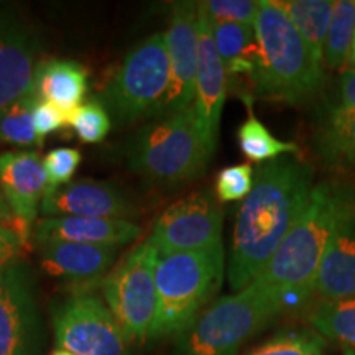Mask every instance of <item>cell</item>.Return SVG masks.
Listing matches in <instances>:
<instances>
[{
  "instance_id": "obj_19",
  "label": "cell",
  "mask_w": 355,
  "mask_h": 355,
  "mask_svg": "<svg viewBox=\"0 0 355 355\" xmlns=\"http://www.w3.org/2000/svg\"><path fill=\"white\" fill-rule=\"evenodd\" d=\"M319 301L355 298V217L337 230L313 283Z\"/></svg>"
},
{
  "instance_id": "obj_32",
  "label": "cell",
  "mask_w": 355,
  "mask_h": 355,
  "mask_svg": "<svg viewBox=\"0 0 355 355\" xmlns=\"http://www.w3.org/2000/svg\"><path fill=\"white\" fill-rule=\"evenodd\" d=\"M79 165H81V152L76 148L61 146V148L48 152L43 158L46 188H58V186L71 183Z\"/></svg>"
},
{
  "instance_id": "obj_31",
  "label": "cell",
  "mask_w": 355,
  "mask_h": 355,
  "mask_svg": "<svg viewBox=\"0 0 355 355\" xmlns=\"http://www.w3.org/2000/svg\"><path fill=\"white\" fill-rule=\"evenodd\" d=\"M199 7L212 21L254 25L259 0H206Z\"/></svg>"
},
{
  "instance_id": "obj_2",
  "label": "cell",
  "mask_w": 355,
  "mask_h": 355,
  "mask_svg": "<svg viewBox=\"0 0 355 355\" xmlns=\"http://www.w3.org/2000/svg\"><path fill=\"white\" fill-rule=\"evenodd\" d=\"M355 217V184L322 181L313 186L300 219L255 282L282 301L303 303L313 296L319 263L332 237Z\"/></svg>"
},
{
  "instance_id": "obj_33",
  "label": "cell",
  "mask_w": 355,
  "mask_h": 355,
  "mask_svg": "<svg viewBox=\"0 0 355 355\" xmlns=\"http://www.w3.org/2000/svg\"><path fill=\"white\" fill-rule=\"evenodd\" d=\"M63 127H68V115H66L63 110L58 109L56 105L38 101L33 112V128L38 140L43 144V140L46 139L50 133L60 130V128Z\"/></svg>"
},
{
  "instance_id": "obj_30",
  "label": "cell",
  "mask_w": 355,
  "mask_h": 355,
  "mask_svg": "<svg viewBox=\"0 0 355 355\" xmlns=\"http://www.w3.org/2000/svg\"><path fill=\"white\" fill-rule=\"evenodd\" d=\"M255 168L250 163L232 165L219 171L216 178V198L219 202H237L245 199L254 188Z\"/></svg>"
},
{
  "instance_id": "obj_39",
  "label": "cell",
  "mask_w": 355,
  "mask_h": 355,
  "mask_svg": "<svg viewBox=\"0 0 355 355\" xmlns=\"http://www.w3.org/2000/svg\"><path fill=\"white\" fill-rule=\"evenodd\" d=\"M343 355H355V350H352V349H345Z\"/></svg>"
},
{
  "instance_id": "obj_8",
  "label": "cell",
  "mask_w": 355,
  "mask_h": 355,
  "mask_svg": "<svg viewBox=\"0 0 355 355\" xmlns=\"http://www.w3.org/2000/svg\"><path fill=\"white\" fill-rule=\"evenodd\" d=\"M158 252L146 239L102 278V296L128 343L153 340L158 319L155 266Z\"/></svg>"
},
{
  "instance_id": "obj_27",
  "label": "cell",
  "mask_w": 355,
  "mask_h": 355,
  "mask_svg": "<svg viewBox=\"0 0 355 355\" xmlns=\"http://www.w3.org/2000/svg\"><path fill=\"white\" fill-rule=\"evenodd\" d=\"M355 33V0H337L332 8L322 64L329 69H339L349 61L350 46Z\"/></svg>"
},
{
  "instance_id": "obj_23",
  "label": "cell",
  "mask_w": 355,
  "mask_h": 355,
  "mask_svg": "<svg viewBox=\"0 0 355 355\" xmlns=\"http://www.w3.org/2000/svg\"><path fill=\"white\" fill-rule=\"evenodd\" d=\"M273 3L298 30L314 60L322 64L324 43H326L334 2L332 0H278L275 2L273 0Z\"/></svg>"
},
{
  "instance_id": "obj_16",
  "label": "cell",
  "mask_w": 355,
  "mask_h": 355,
  "mask_svg": "<svg viewBox=\"0 0 355 355\" xmlns=\"http://www.w3.org/2000/svg\"><path fill=\"white\" fill-rule=\"evenodd\" d=\"M0 189L7 206L26 234L38 216V202L46 189L43 159L37 152L0 153Z\"/></svg>"
},
{
  "instance_id": "obj_4",
  "label": "cell",
  "mask_w": 355,
  "mask_h": 355,
  "mask_svg": "<svg viewBox=\"0 0 355 355\" xmlns=\"http://www.w3.org/2000/svg\"><path fill=\"white\" fill-rule=\"evenodd\" d=\"M133 173L157 186H180L201 178L214 153L193 105L159 117L133 133L127 145Z\"/></svg>"
},
{
  "instance_id": "obj_1",
  "label": "cell",
  "mask_w": 355,
  "mask_h": 355,
  "mask_svg": "<svg viewBox=\"0 0 355 355\" xmlns=\"http://www.w3.org/2000/svg\"><path fill=\"white\" fill-rule=\"evenodd\" d=\"M313 166L285 155L255 168L254 188L235 216L227 278L234 291L254 283L300 219L313 189Z\"/></svg>"
},
{
  "instance_id": "obj_15",
  "label": "cell",
  "mask_w": 355,
  "mask_h": 355,
  "mask_svg": "<svg viewBox=\"0 0 355 355\" xmlns=\"http://www.w3.org/2000/svg\"><path fill=\"white\" fill-rule=\"evenodd\" d=\"M227 89V73L212 40L211 20L199 7V53L193 109L198 115L204 135L214 150Z\"/></svg>"
},
{
  "instance_id": "obj_18",
  "label": "cell",
  "mask_w": 355,
  "mask_h": 355,
  "mask_svg": "<svg viewBox=\"0 0 355 355\" xmlns=\"http://www.w3.org/2000/svg\"><path fill=\"white\" fill-rule=\"evenodd\" d=\"M40 261L48 275L69 282L102 279L114 265L117 248L84 243L42 241L37 242Z\"/></svg>"
},
{
  "instance_id": "obj_29",
  "label": "cell",
  "mask_w": 355,
  "mask_h": 355,
  "mask_svg": "<svg viewBox=\"0 0 355 355\" xmlns=\"http://www.w3.org/2000/svg\"><path fill=\"white\" fill-rule=\"evenodd\" d=\"M68 127L83 144H101L109 135L112 121L99 101H89L68 114Z\"/></svg>"
},
{
  "instance_id": "obj_21",
  "label": "cell",
  "mask_w": 355,
  "mask_h": 355,
  "mask_svg": "<svg viewBox=\"0 0 355 355\" xmlns=\"http://www.w3.org/2000/svg\"><path fill=\"white\" fill-rule=\"evenodd\" d=\"M87 87V69L78 61L60 58L40 61L32 84L38 101L56 105L66 115L83 104Z\"/></svg>"
},
{
  "instance_id": "obj_22",
  "label": "cell",
  "mask_w": 355,
  "mask_h": 355,
  "mask_svg": "<svg viewBox=\"0 0 355 355\" xmlns=\"http://www.w3.org/2000/svg\"><path fill=\"white\" fill-rule=\"evenodd\" d=\"M211 32L216 50L225 66L229 87L237 76L250 78L257 55L254 25L211 20Z\"/></svg>"
},
{
  "instance_id": "obj_10",
  "label": "cell",
  "mask_w": 355,
  "mask_h": 355,
  "mask_svg": "<svg viewBox=\"0 0 355 355\" xmlns=\"http://www.w3.org/2000/svg\"><path fill=\"white\" fill-rule=\"evenodd\" d=\"M220 202L211 189H201L173 202L155 222L148 241L158 254L206 250L222 243Z\"/></svg>"
},
{
  "instance_id": "obj_13",
  "label": "cell",
  "mask_w": 355,
  "mask_h": 355,
  "mask_svg": "<svg viewBox=\"0 0 355 355\" xmlns=\"http://www.w3.org/2000/svg\"><path fill=\"white\" fill-rule=\"evenodd\" d=\"M35 327L28 272L19 261L0 266V355H33Z\"/></svg>"
},
{
  "instance_id": "obj_36",
  "label": "cell",
  "mask_w": 355,
  "mask_h": 355,
  "mask_svg": "<svg viewBox=\"0 0 355 355\" xmlns=\"http://www.w3.org/2000/svg\"><path fill=\"white\" fill-rule=\"evenodd\" d=\"M0 224L10 225V227L17 229L21 234V237H24L25 241L28 242V234L25 232L24 227H21V225H20V222L17 220L15 216H13V212L10 211V207L7 206L6 198H3V194H2V189H0Z\"/></svg>"
},
{
  "instance_id": "obj_12",
  "label": "cell",
  "mask_w": 355,
  "mask_h": 355,
  "mask_svg": "<svg viewBox=\"0 0 355 355\" xmlns=\"http://www.w3.org/2000/svg\"><path fill=\"white\" fill-rule=\"evenodd\" d=\"M44 217H97L132 220L135 204L109 181L76 180L58 188H46L40 202Z\"/></svg>"
},
{
  "instance_id": "obj_9",
  "label": "cell",
  "mask_w": 355,
  "mask_h": 355,
  "mask_svg": "<svg viewBox=\"0 0 355 355\" xmlns=\"http://www.w3.org/2000/svg\"><path fill=\"white\" fill-rule=\"evenodd\" d=\"M53 331L60 349L74 355H130V343L104 300L76 293L58 306Z\"/></svg>"
},
{
  "instance_id": "obj_6",
  "label": "cell",
  "mask_w": 355,
  "mask_h": 355,
  "mask_svg": "<svg viewBox=\"0 0 355 355\" xmlns=\"http://www.w3.org/2000/svg\"><path fill=\"white\" fill-rule=\"evenodd\" d=\"M225 275L224 245L158 254L155 283L158 319L153 340L178 336L214 301Z\"/></svg>"
},
{
  "instance_id": "obj_38",
  "label": "cell",
  "mask_w": 355,
  "mask_h": 355,
  "mask_svg": "<svg viewBox=\"0 0 355 355\" xmlns=\"http://www.w3.org/2000/svg\"><path fill=\"white\" fill-rule=\"evenodd\" d=\"M50 355H74V354H71V352H68V350H64V349L56 347L55 350H51Z\"/></svg>"
},
{
  "instance_id": "obj_34",
  "label": "cell",
  "mask_w": 355,
  "mask_h": 355,
  "mask_svg": "<svg viewBox=\"0 0 355 355\" xmlns=\"http://www.w3.org/2000/svg\"><path fill=\"white\" fill-rule=\"evenodd\" d=\"M26 242L21 234L10 225L0 224V266L15 263Z\"/></svg>"
},
{
  "instance_id": "obj_17",
  "label": "cell",
  "mask_w": 355,
  "mask_h": 355,
  "mask_svg": "<svg viewBox=\"0 0 355 355\" xmlns=\"http://www.w3.org/2000/svg\"><path fill=\"white\" fill-rule=\"evenodd\" d=\"M141 230L132 220L97 217H43L35 225V239L84 243L97 247H123L135 242Z\"/></svg>"
},
{
  "instance_id": "obj_25",
  "label": "cell",
  "mask_w": 355,
  "mask_h": 355,
  "mask_svg": "<svg viewBox=\"0 0 355 355\" xmlns=\"http://www.w3.org/2000/svg\"><path fill=\"white\" fill-rule=\"evenodd\" d=\"M314 332L355 350V298L318 301L308 314Z\"/></svg>"
},
{
  "instance_id": "obj_24",
  "label": "cell",
  "mask_w": 355,
  "mask_h": 355,
  "mask_svg": "<svg viewBox=\"0 0 355 355\" xmlns=\"http://www.w3.org/2000/svg\"><path fill=\"white\" fill-rule=\"evenodd\" d=\"M242 101L247 109V119L237 130L241 152L254 163H266L285 155H296L300 152L295 141L277 139L272 132L260 122L254 114V97L242 94Z\"/></svg>"
},
{
  "instance_id": "obj_26",
  "label": "cell",
  "mask_w": 355,
  "mask_h": 355,
  "mask_svg": "<svg viewBox=\"0 0 355 355\" xmlns=\"http://www.w3.org/2000/svg\"><path fill=\"white\" fill-rule=\"evenodd\" d=\"M38 104V97L30 89L26 94L15 99L0 109V144L13 146H42L33 128V112Z\"/></svg>"
},
{
  "instance_id": "obj_11",
  "label": "cell",
  "mask_w": 355,
  "mask_h": 355,
  "mask_svg": "<svg viewBox=\"0 0 355 355\" xmlns=\"http://www.w3.org/2000/svg\"><path fill=\"white\" fill-rule=\"evenodd\" d=\"M165 42L171 78L159 117L183 112L194 102L199 53L198 2H178L173 6Z\"/></svg>"
},
{
  "instance_id": "obj_5",
  "label": "cell",
  "mask_w": 355,
  "mask_h": 355,
  "mask_svg": "<svg viewBox=\"0 0 355 355\" xmlns=\"http://www.w3.org/2000/svg\"><path fill=\"white\" fill-rule=\"evenodd\" d=\"M285 311L282 301L259 282L212 301L176 336L175 355H239Z\"/></svg>"
},
{
  "instance_id": "obj_14",
  "label": "cell",
  "mask_w": 355,
  "mask_h": 355,
  "mask_svg": "<svg viewBox=\"0 0 355 355\" xmlns=\"http://www.w3.org/2000/svg\"><path fill=\"white\" fill-rule=\"evenodd\" d=\"M40 50V38L32 26L0 8V109L32 89Z\"/></svg>"
},
{
  "instance_id": "obj_37",
  "label": "cell",
  "mask_w": 355,
  "mask_h": 355,
  "mask_svg": "<svg viewBox=\"0 0 355 355\" xmlns=\"http://www.w3.org/2000/svg\"><path fill=\"white\" fill-rule=\"evenodd\" d=\"M349 63L352 64L355 69V33H354V40H352V46H350V53H349Z\"/></svg>"
},
{
  "instance_id": "obj_28",
  "label": "cell",
  "mask_w": 355,
  "mask_h": 355,
  "mask_svg": "<svg viewBox=\"0 0 355 355\" xmlns=\"http://www.w3.org/2000/svg\"><path fill=\"white\" fill-rule=\"evenodd\" d=\"M326 339L309 329H285L257 345L245 355H324Z\"/></svg>"
},
{
  "instance_id": "obj_20",
  "label": "cell",
  "mask_w": 355,
  "mask_h": 355,
  "mask_svg": "<svg viewBox=\"0 0 355 355\" xmlns=\"http://www.w3.org/2000/svg\"><path fill=\"white\" fill-rule=\"evenodd\" d=\"M313 146L327 166L355 175V110L327 102L314 122Z\"/></svg>"
},
{
  "instance_id": "obj_35",
  "label": "cell",
  "mask_w": 355,
  "mask_h": 355,
  "mask_svg": "<svg viewBox=\"0 0 355 355\" xmlns=\"http://www.w3.org/2000/svg\"><path fill=\"white\" fill-rule=\"evenodd\" d=\"M339 107L355 110V69H345L340 73L336 86V97L331 101Z\"/></svg>"
},
{
  "instance_id": "obj_3",
  "label": "cell",
  "mask_w": 355,
  "mask_h": 355,
  "mask_svg": "<svg viewBox=\"0 0 355 355\" xmlns=\"http://www.w3.org/2000/svg\"><path fill=\"white\" fill-rule=\"evenodd\" d=\"M257 55L248 81L261 99L304 104L324 86V69L273 0H259L254 21Z\"/></svg>"
},
{
  "instance_id": "obj_7",
  "label": "cell",
  "mask_w": 355,
  "mask_h": 355,
  "mask_svg": "<svg viewBox=\"0 0 355 355\" xmlns=\"http://www.w3.org/2000/svg\"><path fill=\"white\" fill-rule=\"evenodd\" d=\"M170 78L165 32H157L128 51L96 101L117 127L159 117Z\"/></svg>"
}]
</instances>
